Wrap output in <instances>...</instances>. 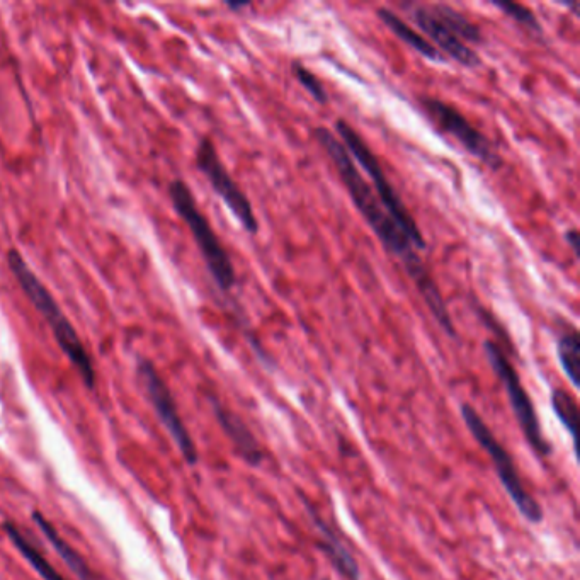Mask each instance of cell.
Segmentation results:
<instances>
[{
    "label": "cell",
    "instance_id": "1",
    "mask_svg": "<svg viewBox=\"0 0 580 580\" xmlns=\"http://www.w3.org/2000/svg\"><path fill=\"white\" fill-rule=\"evenodd\" d=\"M313 137L319 143L320 148L324 150L325 155L329 157L332 165L336 167L337 174L341 177L342 184L346 186L347 194L353 200L359 215L363 217L366 225L373 230V234L385 247V251L402 264V268L412 279V283L416 285L419 295L422 296L427 308L433 313L439 327L451 339H458V330H456L455 322L451 319L450 310L444 302L443 293L439 290L436 279L433 278V274L427 269L426 264L422 262L419 251L407 239V235L400 230L399 225L393 222V218L388 215L387 210L383 208L378 196L371 188L370 182L364 179L358 165L349 155L346 147L342 145L341 140L336 137V133L325 126H317L313 130Z\"/></svg>",
    "mask_w": 580,
    "mask_h": 580
},
{
    "label": "cell",
    "instance_id": "2",
    "mask_svg": "<svg viewBox=\"0 0 580 580\" xmlns=\"http://www.w3.org/2000/svg\"><path fill=\"white\" fill-rule=\"evenodd\" d=\"M7 264H9L12 276L18 279L24 295L28 296L29 302L33 303V307L40 312L46 324L50 325L63 354L69 358L70 363L74 364L75 370L79 371L80 378L86 383V387L94 390L96 370H94L91 356L80 341L79 334L75 332L74 325L70 324L62 308L58 307L57 300L53 298L50 291L46 290V286L33 273V269L29 268L19 251L11 249L7 252Z\"/></svg>",
    "mask_w": 580,
    "mask_h": 580
},
{
    "label": "cell",
    "instance_id": "3",
    "mask_svg": "<svg viewBox=\"0 0 580 580\" xmlns=\"http://www.w3.org/2000/svg\"><path fill=\"white\" fill-rule=\"evenodd\" d=\"M334 130H336L337 138L346 147L356 165L361 167L370 177L371 188L375 191L383 208L387 210L388 215L393 218V222L399 225L400 230L407 235V239L412 242L417 251H426V239L422 235L421 228L412 217V213L407 210L404 200L400 198L399 191L393 188L392 181L383 171V165L380 164V160L371 150L370 145L346 120H337L334 123Z\"/></svg>",
    "mask_w": 580,
    "mask_h": 580
},
{
    "label": "cell",
    "instance_id": "4",
    "mask_svg": "<svg viewBox=\"0 0 580 580\" xmlns=\"http://www.w3.org/2000/svg\"><path fill=\"white\" fill-rule=\"evenodd\" d=\"M460 414L468 431L475 441L480 444V448L489 455L492 465H494L495 475L501 482L502 489L506 490L512 504L516 506L519 514L528 523L541 524L545 519L543 507L536 501L533 494L526 489L523 478L519 475L518 467L514 463L511 453L504 448V444L495 438L489 424L478 414L477 409L470 404H461Z\"/></svg>",
    "mask_w": 580,
    "mask_h": 580
},
{
    "label": "cell",
    "instance_id": "5",
    "mask_svg": "<svg viewBox=\"0 0 580 580\" xmlns=\"http://www.w3.org/2000/svg\"><path fill=\"white\" fill-rule=\"evenodd\" d=\"M169 196H171L174 210L188 225L189 232L193 235L194 242L200 249L203 261H205L213 281L222 291L232 290L237 283L234 262L225 251V247L215 234L208 218L201 213L200 208L196 205V200H194L188 184L181 179H176L169 186Z\"/></svg>",
    "mask_w": 580,
    "mask_h": 580
},
{
    "label": "cell",
    "instance_id": "6",
    "mask_svg": "<svg viewBox=\"0 0 580 580\" xmlns=\"http://www.w3.org/2000/svg\"><path fill=\"white\" fill-rule=\"evenodd\" d=\"M484 353L485 358L489 361L490 368H492L495 376L499 378L502 387L506 390L512 414H514L519 427H521V433H523L526 443L531 446V450L535 451L540 458L552 456V444L548 443V439L543 434L533 400L529 397V393L526 392L516 366L511 363L509 356L504 353V347L499 342L490 341L489 339V341L484 342Z\"/></svg>",
    "mask_w": 580,
    "mask_h": 580
},
{
    "label": "cell",
    "instance_id": "7",
    "mask_svg": "<svg viewBox=\"0 0 580 580\" xmlns=\"http://www.w3.org/2000/svg\"><path fill=\"white\" fill-rule=\"evenodd\" d=\"M137 373L143 390L147 393L148 400L154 407L155 414L159 417L160 424L165 427V431L176 443L182 458L186 460L188 465L194 467L200 461L198 448H196L193 436L189 434L188 427L182 421L181 414L177 410L171 388L167 387L164 378L159 375V371L155 370L154 364L147 359L138 361Z\"/></svg>",
    "mask_w": 580,
    "mask_h": 580
},
{
    "label": "cell",
    "instance_id": "8",
    "mask_svg": "<svg viewBox=\"0 0 580 580\" xmlns=\"http://www.w3.org/2000/svg\"><path fill=\"white\" fill-rule=\"evenodd\" d=\"M421 106L422 111L429 116V120L433 121L443 133L455 138L468 154H472L475 159L494 171L501 167V155L497 154L492 142L487 135L478 130L477 126L472 125V121L468 120L460 109L441 101L438 97L429 96L421 97Z\"/></svg>",
    "mask_w": 580,
    "mask_h": 580
},
{
    "label": "cell",
    "instance_id": "9",
    "mask_svg": "<svg viewBox=\"0 0 580 580\" xmlns=\"http://www.w3.org/2000/svg\"><path fill=\"white\" fill-rule=\"evenodd\" d=\"M196 167L203 172V176L208 179L213 191L222 198L225 206L232 211V215L244 227L245 232L256 235L259 232V222H257L251 200L235 182L234 177L230 176V172L227 171V167L223 165L218 155L215 143L211 142L210 138H203L198 145Z\"/></svg>",
    "mask_w": 580,
    "mask_h": 580
},
{
    "label": "cell",
    "instance_id": "10",
    "mask_svg": "<svg viewBox=\"0 0 580 580\" xmlns=\"http://www.w3.org/2000/svg\"><path fill=\"white\" fill-rule=\"evenodd\" d=\"M410 19L416 23L417 28L431 40L439 52L448 55V58L455 60L467 69H475L482 65V58L473 50L472 46L463 43L460 38H456L450 29L446 28L434 14L431 4H402ZM422 35V36H424Z\"/></svg>",
    "mask_w": 580,
    "mask_h": 580
},
{
    "label": "cell",
    "instance_id": "11",
    "mask_svg": "<svg viewBox=\"0 0 580 580\" xmlns=\"http://www.w3.org/2000/svg\"><path fill=\"white\" fill-rule=\"evenodd\" d=\"M300 501L305 506L313 528L319 533L320 552L324 553L330 565L337 570L344 580H361V569H359L358 560L354 557L353 552L344 545L341 536L337 535L336 529L332 528L324 516L320 514L319 509L308 501L305 495L300 494Z\"/></svg>",
    "mask_w": 580,
    "mask_h": 580
},
{
    "label": "cell",
    "instance_id": "12",
    "mask_svg": "<svg viewBox=\"0 0 580 580\" xmlns=\"http://www.w3.org/2000/svg\"><path fill=\"white\" fill-rule=\"evenodd\" d=\"M213 414L217 417L218 426L222 427L223 434L230 439V443L237 451L239 458L252 468L261 467L266 460V453L257 441L256 434L252 433L251 427L245 424L242 417L237 416L234 410L228 409L217 399H210Z\"/></svg>",
    "mask_w": 580,
    "mask_h": 580
},
{
    "label": "cell",
    "instance_id": "13",
    "mask_svg": "<svg viewBox=\"0 0 580 580\" xmlns=\"http://www.w3.org/2000/svg\"><path fill=\"white\" fill-rule=\"evenodd\" d=\"M376 16L392 31L393 35L397 36L405 45L410 46L414 52L434 63L448 62V58L444 57L443 53L439 52L438 48L427 40L426 36H422L410 24L405 23L404 19L400 18L399 14L392 11L390 7L376 9Z\"/></svg>",
    "mask_w": 580,
    "mask_h": 580
},
{
    "label": "cell",
    "instance_id": "14",
    "mask_svg": "<svg viewBox=\"0 0 580 580\" xmlns=\"http://www.w3.org/2000/svg\"><path fill=\"white\" fill-rule=\"evenodd\" d=\"M31 518L35 521L36 526L40 528L48 543L53 546V550L58 553V557L62 558L65 565L74 572L77 579L97 580L96 575L92 572L91 567L87 565L84 557L75 550L74 546L70 545L69 541L63 540L62 535L58 533V529L53 526L50 519L43 516V512L35 511L31 514Z\"/></svg>",
    "mask_w": 580,
    "mask_h": 580
},
{
    "label": "cell",
    "instance_id": "15",
    "mask_svg": "<svg viewBox=\"0 0 580 580\" xmlns=\"http://www.w3.org/2000/svg\"><path fill=\"white\" fill-rule=\"evenodd\" d=\"M2 528L6 531L7 538H9L12 545L16 546V550L21 553V557L33 567V570H35L36 574L40 575L41 579L65 580L63 579V575L53 567L50 560L31 543L28 536L24 535L23 531L16 524L11 523V521H6V523L2 524Z\"/></svg>",
    "mask_w": 580,
    "mask_h": 580
},
{
    "label": "cell",
    "instance_id": "16",
    "mask_svg": "<svg viewBox=\"0 0 580 580\" xmlns=\"http://www.w3.org/2000/svg\"><path fill=\"white\" fill-rule=\"evenodd\" d=\"M431 9L436 14V18L463 43H467L468 46L484 43L482 29L478 24L473 23L467 14H463L455 7L446 6V4H431Z\"/></svg>",
    "mask_w": 580,
    "mask_h": 580
},
{
    "label": "cell",
    "instance_id": "17",
    "mask_svg": "<svg viewBox=\"0 0 580 580\" xmlns=\"http://www.w3.org/2000/svg\"><path fill=\"white\" fill-rule=\"evenodd\" d=\"M558 363L572 387H580V336L575 327L563 330L557 341Z\"/></svg>",
    "mask_w": 580,
    "mask_h": 580
},
{
    "label": "cell",
    "instance_id": "18",
    "mask_svg": "<svg viewBox=\"0 0 580 580\" xmlns=\"http://www.w3.org/2000/svg\"><path fill=\"white\" fill-rule=\"evenodd\" d=\"M550 402H552V409L558 421L562 424L563 429L569 433L570 438L574 441V446H577L575 444V441H577V429H579V405H577V400L567 390L553 388Z\"/></svg>",
    "mask_w": 580,
    "mask_h": 580
},
{
    "label": "cell",
    "instance_id": "19",
    "mask_svg": "<svg viewBox=\"0 0 580 580\" xmlns=\"http://www.w3.org/2000/svg\"><path fill=\"white\" fill-rule=\"evenodd\" d=\"M492 6L497 7L499 11L504 12L507 18H511L514 23L523 26L535 35H541L540 19L536 18L535 12L531 11L528 6L514 2V0H494Z\"/></svg>",
    "mask_w": 580,
    "mask_h": 580
},
{
    "label": "cell",
    "instance_id": "20",
    "mask_svg": "<svg viewBox=\"0 0 580 580\" xmlns=\"http://www.w3.org/2000/svg\"><path fill=\"white\" fill-rule=\"evenodd\" d=\"M293 75H295L298 84L310 94L313 101L317 104H329V92L325 89L324 82L313 74L312 70L307 69L303 63L293 62Z\"/></svg>",
    "mask_w": 580,
    "mask_h": 580
},
{
    "label": "cell",
    "instance_id": "21",
    "mask_svg": "<svg viewBox=\"0 0 580 580\" xmlns=\"http://www.w3.org/2000/svg\"><path fill=\"white\" fill-rule=\"evenodd\" d=\"M565 242L569 245L575 257L580 256V235L577 228H570L569 232H565Z\"/></svg>",
    "mask_w": 580,
    "mask_h": 580
},
{
    "label": "cell",
    "instance_id": "22",
    "mask_svg": "<svg viewBox=\"0 0 580 580\" xmlns=\"http://www.w3.org/2000/svg\"><path fill=\"white\" fill-rule=\"evenodd\" d=\"M227 7L232 11L239 12L245 7H251V2H227Z\"/></svg>",
    "mask_w": 580,
    "mask_h": 580
},
{
    "label": "cell",
    "instance_id": "23",
    "mask_svg": "<svg viewBox=\"0 0 580 580\" xmlns=\"http://www.w3.org/2000/svg\"><path fill=\"white\" fill-rule=\"evenodd\" d=\"M271 580H274V579H271Z\"/></svg>",
    "mask_w": 580,
    "mask_h": 580
}]
</instances>
